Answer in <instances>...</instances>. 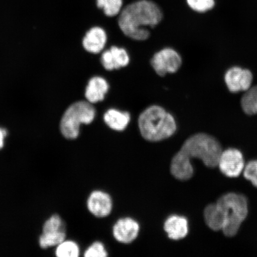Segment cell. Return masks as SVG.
<instances>
[{
    "label": "cell",
    "instance_id": "cell-1",
    "mask_svg": "<svg viewBox=\"0 0 257 257\" xmlns=\"http://www.w3.org/2000/svg\"><path fill=\"white\" fill-rule=\"evenodd\" d=\"M222 149L218 141L206 134L194 135L186 140L181 150L173 157L170 172L180 181H187L194 174L191 163L192 159H199L208 168L218 166Z\"/></svg>",
    "mask_w": 257,
    "mask_h": 257
},
{
    "label": "cell",
    "instance_id": "cell-2",
    "mask_svg": "<svg viewBox=\"0 0 257 257\" xmlns=\"http://www.w3.org/2000/svg\"><path fill=\"white\" fill-rule=\"evenodd\" d=\"M163 19L162 10L150 0H138L121 10L118 24L122 32L131 39L144 41L149 38L147 27L153 28Z\"/></svg>",
    "mask_w": 257,
    "mask_h": 257
},
{
    "label": "cell",
    "instance_id": "cell-3",
    "mask_svg": "<svg viewBox=\"0 0 257 257\" xmlns=\"http://www.w3.org/2000/svg\"><path fill=\"white\" fill-rule=\"evenodd\" d=\"M141 136L151 142H157L172 137L176 131L174 117L158 105L150 106L138 118Z\"/></svg>",
    "mask_w": 257,
    "mask_h": 257
},
{
    "label": "cell",
    "instance_id": "cell-4",
    "mask_svg": "<svg viewBox=\"0 0 257 257\" xmlns=\"http://www.w3.org/2000/svg\"><path fill=\"white\" fill-rule=\"evenodd\" d=\"M217 205L224 214L225 223L222 230L225 236L236 235L241 224L248 215V203L244 196L229 193L218 199Z\"/></svg>",
    "mask_w": 257,
    "mask_h": 257
},
{
    "label": "cell",
    "instance_id": "cell-5",
    "mask_svg": "<svg viewBox=\"0 0 257 257\" xmlns=\"http://www.w3.org/2000/svg\"><path fill=\"white\" fill-rule=\"evenodd\" d=\"M95 110L88 101L75 102L67 109L60 122V130L67 139L78 138L81 124H88L94 120Z\"/></svg>",
    "mask_w": 257,
    "mask_h": 257
},
{
    "label": "cell",
    "instance_id": "cell-6",
    "mask_svg": "<svg viewBox=\"0 0 257 257\" xmlns=\"http://www.w3.org/2000/svg\"><path fill=\"white\" fill-rule=\"evenodd\" d=\"M66 236L65 227L62 220L58 215H54L44 225L40 245L42 248L59 245L65 240Z\"/></svg>",
    "mask_w": 257,
    "mask_h": 257
},
{
    "label": "cell",
    "instance_id": "cell-7",
    "mask_svg": "<svg viewBox=\"0 0 257 257\" xmlns=\"http://www.w3.org/2000/svg\"><path fill=\"white\" fill-rule=\"evenodd\" d=\"M151 63L157 74L164 76L167 73L178 71L181 66L182 59L175 50L165 48L154 54Z\"/></svg>",
    "mask_w": 257,
    "mask_h": 257
},
{
    "label": "cell",
    "instance_id": "cell-8",
    "mask_svg": "<svg viewBox=\"0 0 257 257\" xmlns=\"http://www.w3.org/2000/svg\"><path fill=\"white\" fill-rule=\"evenodd\" d=\"M218 166L225 176L229 178H236L244 169L242 154L236 149L225 150L221 154Z\"/></svg>",
    "mask_w": 257,
    "mask_h": 257
},
{
    "label": "cell",
    "instance_id": "cell-9",
    "mask_svg": "<svg viewBox=\"0 0 257 257\" xmlns=\"http://www.w3.org/2000/svg\"><path fill=\"white\" fill-rule=\"evenodd\" d=\"M252 80L250 70L237 66L228 70L224 76L227 87L233 93L248 91L251 88Z\"/></svg>",
    "mask_w": 257,
    "mask_h": 257
},
{
    "label": "cell",
    "instance_id": "cell-10",
    "mask_svg": "<svg viewBox=\"0 0 257 257\" xmlns=\"http://www.w3.org/2000/svg\"><path fill=\"white\" fill-rule=\"evenodd\" d=\"M140 232V225L131 218L118 220L112 228V234L118 242L130 243L137 238Z\"/></svg>",
    "mask_w": 257,
    "mask_h": 257
},
{
    "label": "cell",
    "instance_id": "cell-11",
    "mask_svg": "<svg viewBox=\"0 0 257 257\" xmlns=\"http://www.w3.org/2000/svg\"><path fill=\"white\" fill-rule=\"evenodd\" d=\"M88 210L94 216L105 217L110 214L112 203L110 196L101 191L92 192L87 201Z\"/></svg>",
    "mask_w": 257,
    "mask_h": 257
},
{
    "label": "cell",
    "instance_id": "cell-12",
    "mask_svg": "<svg viewBox=\"0 0 257 257\" xmlns=\"http://www.w3.org/2000/svg\"><path fill=\"white\" fill-rule=\"evenodd\" d=\"M101 62L106 70L118 69L130 63V56L124 48L112 47L102 53Z\"/></svg>",
    "mask_w": 257,
    "mask_h": 257
},
{
    "label": "cell",
    "instance_id": "cell-13",
    "mask_svg": "<svg viewBox=\"0 0 257 257\" xmlns=\"http://www.w3.org/2000/svg\"><path fill=\"white\" fill-rule=\"evenodd\" d=\"M107 41V35L100 27L92 28L83 40V46L88 52L98 54L103 50Z\"/></svg>",
    "mask_w": 257,
    "mask_h": 257
},
{
    "label": "cell",
    "instance_id": "cell-14",
    "mask_svg": "<svg viewBox=\"0 0 257 257\" xmlns=\"http://www.w3.org/2000/svg\"><path fill=\"white\" fill-rule=\"evenodd\" d=\"M164 230L170 239L178 240L184 239L188 233V222L184 217L171 216L164 224Z\"/></svg>",
    "mask_w": 257,
    "mask_h": 257
},
{
    "label": "cell",
    "instance_id": "cell-15",
    "mask_svg": "<svg viewBox=\"0 0 257 257\" xmlns=\"http://www.w3.org/2000/svg\"><path fill=\"white\" fill-rule=\"evenodd\" d=\"M108 89L109 85L105 79L99 76L93 77L86 88L85 97L90 103H96L103 100Z\"/></svg>",
    "mask_w": 257,
    "mask_h": 257
},
{
    "label": "cell",
    "instance_id": "cell-16",
    "mask_svg": "<svg viewBox=\"0 0 257 257\" xmlns=\"http://www.w3.org/2000/svg\"><path fill=\"white\" fill-rule=\"evenodd\" d=\"M104 120L106 124L111 130L116 131H124L131 120L130 114L115 109H110L105 112Z\"/></svg>",
    "mask_w": 257,
    "mask_h": 257
},
{
    "label": "cell",
    "instance_id": "cell-17",
    "mask_svg": "<svg viewBox=\"0 0 257 257\" xmlns=\"http://www.w3.org/2000/svg\"><path fill=\"white\" fill-rule=\"evenodd\" d=\"M205 223L214 231L222 230L225 223L224 214L217 204H210L204 210Z\"/></svg>",
    "mask_w": 257,
    "mask_h": 257
},
{
    "label": "cell",
    "instance_id": "cell-18",
    "mask_svg": "<svg viewBox=\"0 0 257 257\" xmlns=\"http://www.w3.org/2000/svg\"><path fill=\"white\" fill-rule=\"evenodd\" d=\"M241 106L246 114H257V85L245 91L241 99Z\"/></svg>",
    "mask_w": 257,
    "mask_h": 257
},
{
    "label": "cell",
    "instance_id": "cell-19",
    "mask_svg": "<svg viewBox=\"0 0 257 257\" xmlns=\"http://www.w3.org/2000/svg\"><path fill=\"white\" fill-rule=\"evenodd\" d=\"M123 0H96V6L108 17L119 14L123 7Z\"/></svg>",
    "mask_w": 257,
    "mask_h": 257
},
{
    "label": "cell",
    "instance_id": "cell-20",
    "mask_svg": "<svg viewBox=\"0 0 257 257\" xmlns=\"http://www.w3.org/2000/svg\"><path fill=\"white\" fill-rule=\"evenodd\" d=\"M56 254L59 257H78L80 250L78 245L73 241L64 240L57 245Z\"/></svg>",
    "mask_w": 257,
    "mask_h": 257
},
{
    "label": "cell",
    "instance_id": "cell-21",
    "mask_svg": "<svg viewBox=\"0 0 257 257\" xmlns=\"http://www.w3.org/2000/svg\"><path fill=\"white\" fill-rule=\"evenodd\" d=\"M187 4L193 11L204 13L214 7V0H186Z\"/></svg>",
    "mask_w": 257,
    "mask_h": 257
},
{
    "label": "cell",
    "instance_id": "cell-22",
    "mask_svg": "<svg viewBox=\"0 0 257 257\" xmlns=\"http://www.w3.org/2000/svg\"><path fill=\"white\" fill-rule=\"evenodd\" d=\"M108 253L104 245L99 242L93 243L85 250L84 253V256L86 257H106Z\"/></svg>",
    "mask_w": 257,
    "mask_h": 257
},
{
    "label": "cell",
    "instance_id": "cell-23",
    "mask_svg": "<svg viewBox=\"0 0 257 257\" xmlns=\"http://www.w3.org/2000/svg\"><path fill=\"white\" fill-rule=\"evenodd\" d=\"M243 176L257 188V161H251L247 164Z\"/></svg>",
    "mask_w": 257,
    "mask_h": 257
},
{
    "label": "cell",
    "instance_id": "cell-24",
    "mask_svg": "<svg viewBox=\"0 0 257 257\" xmlns=\"http://www.w3.org/2000/svg\"><path fill=\"white\" fill-rule=\"evenodd\" d=\"M6 136H7V132L0 128V149L4 146V140Z\"/></svg>",
    "mask_w": 257,
    "mask_h": 257
}]
</instances>
